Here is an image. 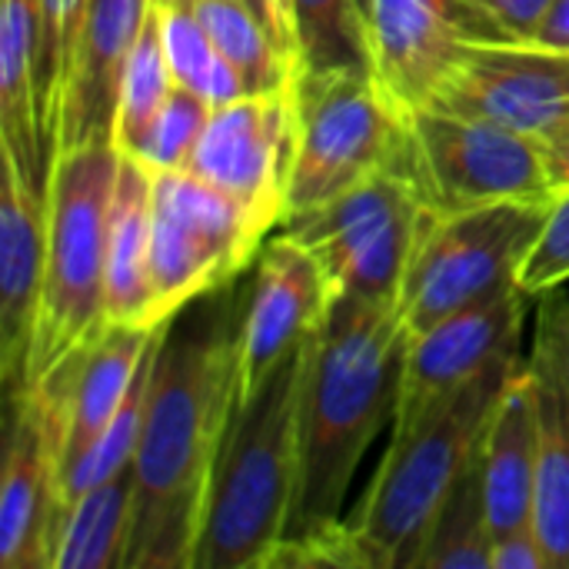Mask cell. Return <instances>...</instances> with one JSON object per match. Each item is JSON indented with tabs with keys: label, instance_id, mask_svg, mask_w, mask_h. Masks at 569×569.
I'll list each match as a JSON object with an SVG mask.
<instances>
[{
	"label": "cell",
	"instance_id": "cell-28",
	"mask_svg": "<svg viewBox=\"0 0 569 569\" xmlns=\"http://www.w3.org/2000/svg\"><path fill=\"white\" fill-rule=\"evenodd\" d=\"M160 23H163V47L177 87L197 93L210 107H223L230 100L247 97V83L220 53V47L210 40L190 3L160 7Z\"/></svg>",
	"mask_w": 569,
	"mask_h": 569
},
{
	"label": "cell",
	"instance_id": "cell-39",
	"mask_svg": "<svg viewBox=\"0 0 569 569\" xmlns=\"http://www.w3.org/2000/svg\"><path fill=\"white\" fill-rule=\"evenodd\" d=\"M360 7H363V17H367V0H360Z\"/></svg>",
	"mask_w": 569,
	"mask_h": 569
},
{
	"label": "cell",
	"instance_id": "cell-13",
	"mask_svg": "<svg viewBox=\"0 0 569 569\" xmlns=\"http://www.w3.org/2000/svg\"><path fill=\"white\" fill-rule=\"evenodd\" d=\"M333 290L317 257L287 233L263 243L257 273L243 293L240 393L253 397L293 353L307 347L330 310Z\"/></svg>",
	"mask_w": 569,
	"mask_h": 569
},
{
	"label": "cell",
	"instance_id": "cell-36",
	"mask_svg": "<svg viewBox=\"0 0 569 569\" xmlns=\"http://www.w3.org/2000/svg\"><path fill=\"white\" fill-rule=\"evenodd\" d=\"M543 153H547V167H550L553 187L557 190L569 187V120L543 137Z\"/></svg>",
	"mask_w": 569,
	"mask_h": 569
},
{
	"label": "cell",
	"instance_id": "cell-7",
	"mask_svg": "<svg viewBox=\"0 0 569 569\" xmlns=\"http://www.w3.org/2000/svg\"><path fill=\"white\" fill-rule=\"evenodd\" d=\"M433 217L417 180L387 170L313 210L283 217L277 230L317 257L333 297L397 303Z\"/></svg>",
	"mask_w": 569,
	"mask_h": 569
},
{
	"label": "cell",
	"instance_id": "cell-22",
	"mask_svg": "<svg viewBox=\"0 0 569 569\" xmlns=\"http://www.w3.org/2000/svg\"><path fill=\"white\" fill-rule=\"evenodd\" d=\"M40 70V0H0V157L13 160L23 180L47 197L50 143L37 107Z\"/></svg>",
	"mask_w": 569,
	"mask_h": 569
},
{
	"label": "cell",
	"instance_id": "cell-3",
	"mask_svg": "<svg viewBox=\"0 0 569 569\" xmlns=\"http://www.w3.org/2000/svg\"><path fill=\"white\" fill-rule=\"evenodd\" d=\"M303 350L253 397L237 400L213 460L190 569H260L287 537L297 490Z\"/></svg>",
	"mask_w": 569,
	"mask_h": 569
},
{
	"label": "cell",
	"instance_id": "cell-6",
	"mask_svg": "<svg viewBox=\"0 0 569 569\" xmlns=\"http://www.w3.org/2000/svg\"><path fill=\"white\" fill-rule=\"evenodd\" d=\"M293 113V163L283 217L313 210L387 170L413 177L410 110L377 73H297Z\"/></svg>",
	"mask_w": 569,
	"mask_h": 569
},
{
	"label": "cell",
	"instance_id": "cell-1",
	"mask_svg": "<svg viewBox=\"0 0 569 569\" xmlns=\"http://www.w3.org/2000/svg\"><path fill=\"white\" fill-rule=\"evenodd\" d=\"M207 293L167 323L133 457L127 569H190L213 460L240 393L243 303Z\"/></svg>",
	"mask_w": 569,
	"mask_h": 569
},
{
	"label": "cell",
	"instance_id": "cell-4",
	"mask_svg": "<svg viewBox=\"0 0 569 569\" xmlns=\"http://www.w3.org/2000/svg\"><path fill=\"white\" fill-rule=\"evenodd\" d=\"M523 363V357H513L490 367L413 423L393 430L390 450L350 520L370 567L413 569L440 503L480 453L487 423Z\"/></svg>",
	"mask_w": 569,
	"mask_h": 569
},
{
	"label": "cell",
	"instance_id": "cell-27",
	"mask_svg": "<svg viewBox=\"0 0 569 569\" xmlns=\"http://www.w3.org/2000/svg\"><path fill=\"white\" fill-rule=\"evenodd\" d=\"M293 20L300 40L297 73H377L360 0H293Z\"/></svg>",
	"mask_w": 569,
	"mask_h": 569
},
{
	"label": "cell",
	"instance_id": "cell-31",
	"mask_svg": "<svg viewBox=\"0 0 569 569\" xmlns=\"http://www.w3.org/2000/svg\"><path fill=\"white\" fill-rule=\"evenodd\" d=\"M210 103L200 100L197 93L177 87L170 93V100L160 107V113L153 117V123L143 130V137L130 147L120 150L133 160H140L147 170L153 173H170V170H187L190 153L207 127L210 117Z\"/></svg>",
	"mask_w": 569,
	"mask_h": 569
},
{
	"label": "cell",
	"instance_id": "cell-8",
	"mask_svg": "<svg viewBox=\"0 0 569 569\" xmlns=\"http://www.w3.org/2000/svg\"><path fill=\"white\" fill-rule=\"evenodd\" d=\"M547 203H487L437 213L403 277L397 310L407 333L487 303L513 287L547 220Z\"/></svg>",
	"mask_w": 569,
	"mask_h": 569
},
{
	"label": "cell",
	"instance_id": "cell-33",
	"mask_svg": "<svg viewBox=\"0 0 569 569\" xmlns=\"http://www.w3.org/2000/svg\"><path fill=\"white\" fill-rule=\"evenodd\" d=\"M490 569H550L543 540L537 527H520L513 533H503L493 540V560Z\"/></svg>",
	"mask_w": 569,
	"mask_h": 569
},
{
	"label": "cell",
	"instance_id": "cell-17",
	"mask_svg": "<svg viewBox=\"0 0 569 569\" xmlns=\"http://www.w3.org/2000/svg\"><path fill=\"white\" fill-rule=\"evenodd\" d=\"M60 453L47 400L37 387L10 397L0 477V567L50 569Z\"/></svg>",
	"mask_w": 569,
	"mask_h": 569
},
{
	"label": "cell",
	"instance_id": "cell-15",
	"mask_svg": "<svg viewBox=\"0 0 569 569\" xmlns=\"http://www.w3.org/2000/svg\"><path fill=\"white\" fill-rule=\"evenodd\" d=\"M377 77L407 107H423L457 53L477 40H513L477 0H367Z\"/></svg>",
	"mask_w": 569,
	"mask_h": 569
},
{
	"label": "cell",
	"instance_id": "cell-20",
	"mask_svg": "<svg viewBox=\"0 0 569 569\" xmlns=\"http://www.w3.org/2000/svg\"><path fill=\"white\" fill-rule=\"evenodd\" d=\"M153 0H87L70 80L53 127V157L113 140L120 77ZM53 163V160H50Z\"/></svg>",
	"mask_w": 569,
	"mask_h": 569
},
{
	"label": "cell",
	"instance_id": "cell-24",
	"mask_svg": "<svg viewBox=\"0 0 569 569\" xmlns=\"http://www.w3.org/2000/svg\"><path fill=\"white\" fill-rule=\"evenodd\" d=\"M133 530V467L77 497L57 520L50 569H127Z\"/></svg>",
	"mask_w": 569,
	"mask_h": 569
},
{
	"label": "cell",
	"instance_id": "cell-26",
	"mask_svg": "<svg viewBox=\"0 0 569 569\" xmlns=\"http://www.w3.org/2000/svg\"><path fill=\"white\" fill-rule=\"evenodd\" d=\"M190 7L247 83V93H283L293 87L300 67L273 43L260 17L243 0H193Z\"/></svg>",
	"mask_w": 569,
	"mask_h": 569
},
{
	"label": "cell",
	"instance_id": "cell-23",
	"mask_svg": "<svg viewBox=\"0 0 569 569\" xmlns=\"http://www.w3.org/2000/svg\"><path fill=\"white\" fill-rule=\"evenodd\" d=\"M153 170L120 153V177L107 233V323L163 327L150 273Z\"/></svg>",
	"mask_w": 569,
	"mask_h": 569
},
{
	"label": "cell",
	"instance_id": "cell-29",
	"mask_svg": "<svg viewBox=\"0 0 569 569\" xmlns=\"http://www.w3.org/2000/svg\"><path fill=\"white\" fill-rule=\"evenodd\" d=\"M177 90L167 47H163V23L160 7L153 3L147 13V23L127 57L123 77H120V100H117V123H113V143L120 150H130L143 130L153 123L160 107Z\"/></svg>",
	"mask_w": 569,
	"mask_h": 569
},
{
	"label": "cell",
	"instance_id": "cell-19",
	"mask_svg": "<svg viewBox=\"0 0 569 569\" xmlns=\"http://www.w3.org/2000/svg\"><path fill=\"white\" fill-rule=\"evenodd\" d=\"M47 197L37 193L13 160L3 157L0 187V380L7 397L23 393L47 253Z\"/></svg>",
	"mask_w": 569,
	"mask_h": 569
},
{
	"label": "cell",
	"instance_id": "cell-5",
	"mask_svg": "<svg viewBox=\"0 0 569 569\" xmlns=\"http://www.w3.org/2000/svg\"><path fill=\"white\" fill-rule=\"evenodd\" d=\"M120 177L113 140L73 147L53 157L47 177V253L37 337L27 387L40 383L107 323V233ZM23 387V390H27Z\"/></svg>",
	"mask_w": 569,
	"mask_h": 569
},
{
	"label": "cell",
	"instance_id": "cell-37",
	"mask_svg": "<svg viewBox=\"0 0 569 569\" xmlns=\"http://www.w3.org/2000/svg\"><path fill=\"white\" fill-rule=\"evenodd\" d=\"M537 43L557 47V50H569V0H553L537 27V33L530 37Z\"/></svg>",
	"mask_w": 569,
	"mask_h": 569
},
{
	"label": "cell",
	"instance_id": "cell-34",
	"mask_svg": "<svg viewBox=\"0 0 569 569\" xmlns=\"http://www.w3.org/2000/svg\"><path fill=\"white\" fill-rule=\"evenodd\" d=\"M513 40H530L553 0H477Z\"/></svg>",
	"mask_w": 569,
	"mask_h": 569
},
{
	"label": "cell",
	"instance_id": "cell-32",
	"mask_svg": "<svg viewBox=\"0 0 569 569\" xmlns=\"http://www.w3.org/2000/svg\"><path fill=\"white\" fill-rule=\"evenodd\" d=\"M517 283L530 297H543L569 283V187L557 190V197L550 200L547 220L520 267Z\"/></svg>",
	"mask_w": 569,
	"mask_h": 569
},
{
	"label": "cell",
	"instance_id": "cell-38",
	"mask_svg": "<svg viewBox=\"0 0 569 569\" xmlns=\"http://www.w3.org/2000/svg\"><path fill=\"white\" fill-rule=\"evenodd\" d=\"M157 7H170V3H193V0H153Z\"/></svg>",
	"mask_w": 569,
	"mask_h": 569
},
{
	"label": "cell",
	"instance_id": "cell-25",
	"mask_svg": "<svg viewBox=\"0 0 569 569\" xmlns=\"http://www.w3.org/2000/svg\"><path fill=\"white\" fill-rule=\"evenodd\" d=\"M493 523L483 490L480 453L440 503L413 569H490Z\"/></svg>",
	"mask_w": 569,
	"mask_h": 569
},
{
	"label": "cell",
	"instance_id": "cell-16",
	"mask_svg": "<svg viewBox=\"0 0 569 569\" xmlns=\"http://www.w3.org/2000/svg\"><path fill=\"white\" fill-rule=\"evenodd\" d=\"M170 323V320H167ZM163 327H120L110 323L93 343L33 383L50 410L57 430L60 473L73 463L123 410L133 393V383L157 350ZM30 390V387H27Z\"/></svg>",
	"mask_w": 569,
	"mask_h": 569
},
{
	"label": "cell",
	"instance_id": "cell-14",
	"mask_svg": "<svg viewBox=\"0 0 569 569\" xmlns=\"http://www.w3.org/2000/svg\"><path fill=\"white\" fill-rule=\"evenodd\" d=\"M530 300V293L513 287L413 333L403 357L393 430L413 423L433 403L467 387L490 367L520 357Z\"/></svg>",
	"mask_w": 569,
	"mask_h": 569
},
{
	"label": "cell",
	"instance_id": "cell-30",
	"mask_svg": "<svg viewBox=\"0 0 569 569\" xmlns=\"http://www.w3.org/2000/svg\"><path fill=\"white\" fill-rule=\"evenodd\" d=\"M87 0H40V70H37V107L40 127L53 153V127L63 87L73 70Z\"/></svg>",
	"mask_w": 569,
	"mask_h": 569
},
{
	"label": "cell",
	"instance_id": "cell-12",
	"mask_svg": "<svg viewBox=\"0 0 569 569\" xmlns=\"http://www.w3.org/2000/svg\"><path fill=\"white\" fill-rule=\"evenodd\" d=\"M293 123V87L283 93H247L213 107L187 173L233 197L273 230L287 213Z\"/></svg>",
	"mask_w": 569,
	"mask_h": 569
},
{
	"label": "cell",
	"instance_id": "cell-9",
	"mask_svg": "<svg viewBox=\"0 0 569 569\" xmlns=\"http://www.w3.org/2000/svg\"><path fill=\"white\" fill-rule=\"evenodd\" d=\"M270 230L233 197L187 170L153 173L150 273L160 320H173L193 300L233 287Z\"/></svg>",
	"mask_w": 569,
	"mask_h": 569
},
{
	"label": "cell",
	"instance_id": "cell-10",
	"mask_svg": "<svg viewBox=\"0 0 569 569\" xmlns=\"http://www.w3.org/2000/svg\"><path fill=\"white\" fill-rule=\"evenodd\" d=\"M410 170L433 213L557 197L543 140L440 107L410 110Z\"/></svg>",
	"mask_w": 569,
	"mask_h": 569
},
{
	"label": "cell",
	"instance_id": "cell-35",
	"mask_svg": "<svg viewBox=\"0 0 569 569\" xmlns=\"http://www.w3.org/2000/svg\"><path fill=\"white\" fill-rule=\"evenodd\" d=\"M243 3L260 17V23L273 37V43L300 67V40H297L293 0H243Z\"/></svg>",
	"mask_w": 569,
	"mask_h": 569
},
{
	"label": "cell",
	"instance_id": "cell-2",
	"mask_svg": "<svg viewBox=\"0 0 569 569\" xmlns=\"http://www.w3.org/2000/svg\"><path fill=\"white\" fill-rule=\"evenodd\" d=\"M407 343L410 333L397 303L330 300L303 350L297 490L287 537L320 533L343 520L347 490L373 437L393 420Z\"/></svg>",
	"mask_w": 569,
	"mask_h": 569
},
{
	"label": "cell",
	"instance_id": "cell-21",
	"mask_svg": "<svg viewBox=\"0 0 569 569\" xmlns=\"http://www.w3.org/2000/svg\"><path fill=\"white\" fill-rule=\"evenodd\" d=\"M483 490L493 523V540L533 523L537 513V467H540V423L530 367L510 380L503 390L483 443Z\"/></svg>",
	"mask_w": 569,
	"mask_h": 569
},
{
	"label": "cell",
	"instance_id": "cell-11",
	"mask_svg": "<svg viewBox=\"0 0 569 569\" xmlns=\"http://www.w3.org/2000/svg\"><path fill=\"white\" fill-rule=\"evenodd\" d=\"M423 107L493 120L543 140L569 120V50L537 40L467 43Z\"/></svg>",
	"mask_w": 569,
	"mask_h": 569
},
{
	"label": "cell",
	"instance_id": "cell-18",
	"mask_svg": "<svg viewBox=\"0 0 569 569\" xmlns=\"http://www.w3.org/2000/svg\"><path fill=\"white\" fill-rule=\"evenodd\" d=\"M537 423V513L533 527L543 540L550 569H569V293L550 290L537 310L533 353L527 360Z\"/></svg>",
	"mask_w": 569,
	"mask_h": 569
}]
</instances>
